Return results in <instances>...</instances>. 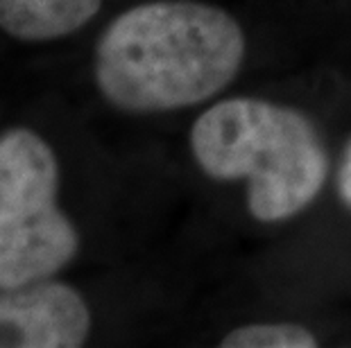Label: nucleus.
<instances>
[{
	"mask_svg": "<svg viewBox=\"0 0 351 348\" xmlns=\"http://www.w3.org/2000/svg\"><path fill=\"white\" fill-rule=\"evenodd\" d=\"M59 165L43 138L14 129L0 138V287L16 290L64 269L80 249L57 206Z\"/></svg>",
	"mask_w": 351,
	"mask_h": 348,
	"instance_id": "3",
	"label": "nucleus"
},
{
	"mask_svg": "<svg viewBox=\"0 0 351 348\" xmlns=\"http://www.w3.org/2000/svg\"><path fill=\"white\" fill-rule=\"evenodd\" d=\"M102 0H0V27L23 41H52L84 27Z\"/></svg>",
	"mask_w": 351,
	"mask_h": 348,
	"instance_id": "5",
	"label": "nucleus"
},
{
	"mask_svg": "<svg viewBox=\"0 0 351 348\" xmlns=\"http://www.w3.org/2000/svg\"><path fill=\"white\" fill-rule=\"evenodd\" d=\"M335 186H338V197L351 213V138L347 140L345 150L338 163V174H335Z\"/></svg>",
	"mask_w": 351,
	"mask_h": 348,
	"instance_id": "7",
	"label": "nucleus"
},
{
	"mask_svg": "<svg viewBox=\"0 0 351 348\" xmlns=\"http://www.w3.org/2000/svg\"><path fill=\"white\" fill-rule=\"evenodd\" d=\"M222 348H315L317 335L297 321H254L229 330L220 339Z\"/></svg>",
	"mask_w": 351,
	"mask_h": 348,
	"instance_id": "6",
	"label": "nucleus"
},
{
	"mask_svg": "<svg viewBox=\"0 0 351 348\" xmlns=\"http://www.w3.org/2000/svg\"><path fill=\"white\" fill-rule=\"evenodd\" d=\"M91 332V310L64 283L39 280L0 296V348H75Z\"/></svg>",
	"mask_w": 351,
	"mask_h": 348,
	"instance_id": "4",
	"label": "nucleus"
},
{
	"mask_svg": "<svg viewBox=\"0 0 351 348\" xmlns=\"http://www.w3.org/2000/svg\"><path fill=\"white\" fill-rule=\"evenodd\" d=\"M189 145L208 179L245 183L247 213L267 226L308 211L331 176V154L315 120L258 95L213 100L193 122Z\"/></svg>",
	"mask_w": 351,
	"mask_h": 348,
	"instance_id": "2",
	"label": "nucleus"
},
{
	"mask_svg": "<svg viewBox=\"0 0 351 348\" xmlns=\"http://www.w3.org/2000/svg\"><path fill=\"white\" fill-rule=\"evenodd\" d=\"M247 59V36L225 7L152 0L114 18L93 59L95 86L125 113H168L218 100Z\"/></svg>",
	"mask_w": 351,
	"mask_h": 348,
	"instance_id": "1",
	"label": "nucleus"
}]
</instances>
